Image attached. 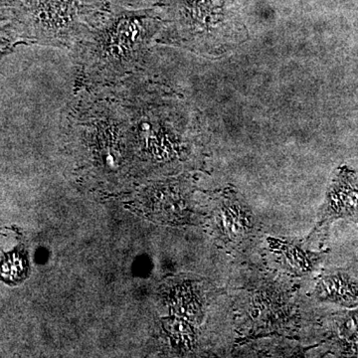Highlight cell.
<instances>
[{
	"mask_svg": "<svg viewBox=\"0 0 358 358\" xmlns=\"http://www.w3.org/2000/svg\"><path fill=\"white\" fill-rule=\"evenodd\" d=\"M6 13H0V60L2 57L10 53L15 48L10 33L7 28V17Z\"/></svg>",
	"mask_w": 358,
	"mask_h": 358,
	"instance_id": "9",
	"label": "cell"
},
{
	"mask_svg": "<svg viewBox=\"0 0 358 358\" xmlns=\"http://www.w3.org/2000/svg\"><path fill=\"white\" fill-rule=\"evenodd\" d=\"M319 300L345 308L358 307V280L343 270L322 275L315 287Z\"/></svg>",
	"mask_w": 358,
	"mask_h": 358,
	"instance_id": "5",
	"label": "cell"
},
{
	"mask_svg": "<svg viewBox=\"0 0 358 358\" xmlns=\"http://www.w3.org/2000/svg\"><path fill=\"white\" fill-rule=\"evenodd\" d=\"M164 21L154 9L113 7L72 52L76 91L114 86L143 69Z\"/></svg>",
	"mask_w": 358,
	"mask_h": 358,
	"instance_id": "1",
	"label": "cell"
},
{
	"mask_svg": "<svg viewBox=\"0 0 358 358\" xmlns=\"http://www.w3.org/2000/svg\"><path fill=\"white\" fill-rule=\"evenodd\" d=\"M106 0H13L7 27L14 44L72 50L109 13Z\"/></svg>",
	"mask_w": 358,
	"mask_h": 358,
	"instance_id": "2",
	"label": "cell"
},
{
	"mask_svg": "<svg viewBox=\"0 0 358 358\" xmlns=\"http://www.w3.org/2000/svg\"><path fill=\"white\" fill-rule=\"evenodd\" d=\"M279 250L287 267L296 274H308L315 270L322 261V254L313 253L301 248L300 245L279 242Z\"/></svg>",
	"mask_w": 358,
	"mask_h": 358,
	"instance_id": "8",
	"label": "cell"
},
{
	"mask_svg": "<svg viewBox=\"0 0 358 358\" xmlns=\"http://www.w3.org/2000/svg\"><path fill=\"white\" fill-rule=\"evenodd\" d=\"M2 235H4L3 233H1V231H0V236H2Z\"/></svg>",
	"mask_w": 358,
	"mask_h": 358,
	"instance_id": "10",
	"label": "cell"
},
{
	"mask_svg": "<svg viewBox=\"0 0 358 358\" xmlns=\"http://www.w3.org/2000/svg\"><path fill=\"white\" fill-rule=\"evenodd\" d=\"M29 261L23 244L17 245L10 252L3 253L0 261V282L9 286H17L29 275Z\"/></svg>",
	"mask_w": 358,
	"mask_h": 358,
	"instance_id": "7",
	"label": "cell"
},
{
	"mask_svg": "<svg viewBox=\"0 0 358 358\" xmlns=\"http://www.w3.org/2000/svg\"><path fill=\"white\" fill-rule=\"evenodd\" d=\"M214 225L225 243L239 244L251 235L253 216L234 195H222L214 212Z\"/></svg>",
	"mask_w": 358,
	"mask_h": 358,
	"instance_id": "4",
	"label": "cell"
},
{
	"mask_svg": "<svg viewBox=\"0 0 358 358\" xmlns=\"http://www.w3.org/2000/svg\"><path fill=\"white\" fill-rule=\"evenodd\" d=\"M358 219V176L348 166L339 167L327 188L319 218L310 237L327 232L334 221Z\"/></svg>",
	"mask_w": 358,
	"mask_h": 358,
	"instance_id": "3",
	"label": "cell"
},
{
	"mask_svg": "<svg viewBox=\"0 0 358 358\" xmlns=\"http://www.w3.org/2000/svg\"><path fill=\"white\" fill-rule=\"evenodd\" d=\"M331 322L334 348L341 355L358 357V310L338 313Z\"/></svg>",
	"mask_w": 358,
	"mask_h": 358,
	"instance_id": "6",
	"label": "cell"
}]
</instances>
